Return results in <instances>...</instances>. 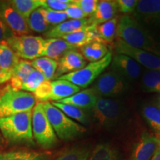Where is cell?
I'll return each mask as SVG.
<instances>
[{
	"mask_svg": "<svg viewBox=\"0 0 160 160\" xmlns=\"http://www.w3.org/2000/svg\"><path fill=\"white\" fill-rule=\"evenodd\" d=\"M116 39H119L124 42L160 57V43L152 37L150 32L130 15L119 17L118 21Z\"/></svg>",
	"mask_w": 160,
	"mask_h": 160,
	"instance_id": "obj_1",
	"label": "cell"
},
{
	"mask_svg": "<svg viewBox=\"0 0 160 160\" xmlns=\"http://www.w3.org/2000/svg\"><path fill=\"white\" fill-rule=\"evenodd\" d=\"M0 131L9 143L33 145L32 111L0 118Z\"/></svg>",
	"mask_w": 160,
	"mask_h": 160,
	"instance_id": "obj_2",
	"label": "cell"
},
{
	"mask_svg": "<svg viewBox=\"0 0 160 160\" xmlns=\"http://www.w3.org/2000/svg\"><path fill=\"white\" fill-rule=\"evenodd\" d=\"M36 105L33 93L8 85L0 92V118L33 111Z\"/></svg>",
	"mask_w": 160,
	"mask_h": 160,
	"instance_id": "obj_3",
	"label": "cell"
},
{
	"mask_svg": "<svg viewBox=\"0 0 160 160\" xmlns=\"http://www.w3.org/2000/svg\"><path fill=\"white\" fill-rule=\"evenodd\" d=\"M42 103V107L56 135L62 141H71L86 131L85 126L73 121L50 102Z\"/></svg>",
	"mask_w": 160,
	"mask_h": 160,
	"instance_id": "obj_4",
	"label": "cell"
},
{
	"mask_svg": "<svg viewBox=\"0 0 160 160\" xmlns=\"http://www.w3.org/2000/svg\"><path fill=\"white\" fill-rule=\"evenodd\" d=\"M32 131L33 139L43 149H51L58 144V137L49 122L42 107L38 102L32 111Z\"/></svg>",
	"mask_w": 160,
	"mask_h": 160,
	"instance_id": "obj_5",
	"label": "cell"
},
{
	"mask_svg": "<svg viewBox=\"0 0 160 160\" xmlns=\"http://www.w3.org/2000/svg\"><path fill=\"white\" fill-rule=\"evenodd\" d=\"M112 56V52L109 51L108 54L99 61L90 62L82 68L61 76L57 78V79L67 80L79 87L80 89L86 88L91 85L110 65Z\"/></svg>",
	"mask_w": 160,
	"mask_h": 160,
	"instance_id": "obj_6",
	"label": "cell"
},
{
	"mask_svg": "<svg viewBox=\"0 0 160 160\" xmlns=\"http://www.w3.org/2000/svg\"><path fill=\"white\" fill-rule=\"evenodd\" d=\"M81 91L79 87L76 86L67 80L57 79L51 81H45L39 86L33 94L39 102H46L52 101L57 102L73 96Z\"/></svg>",
	"mask_w": 160,
	"mask_h": 160,
	"instance_id": "obj_7",
	"label": "cell"
},
{
	"mask_svg": "<svg viewBox=\"0 0 160 160\" xmlns=\"http://www.w3.org/2000/svg\"><path fill=\"white\" fill-rule=\"evenodd\" d=\"M45 39L31 35L13 36L7 41L8 45L17 57L25 60H34L42 57Z\"/></svg>",
	"mask_w": 160,
	"mask_h": 160,
	"instance_id": "obj_8",
	"label": "cell"
},
{
	"mask_svg": "<svg viewBox=\"0 0 160 160\" xmlns=\"http://www.w3.org/2000/svg\"><path fill=\"white\" fill-rule=\"evenodd\" d=\"M128 85V82L111 70L102 73L91 89L98 97H113L125 92Z\"/></svg>",
	"mask_w": 160,
	"mask_h": 160,
	"instance_id": "obj_9",
	"label": "cell"
},
{
	"mask_svg": "<svg viewBox=\"0 0 160 160\" xmlns=\"http://www.w3.org/2000/svg\"><path fill=\"white\" fill-rule=\"evenodd\" d=\"M92 110L94 119L102 127L115 125L120 118L119 103L114 99L99 97Z\"/></svg>",
	"mask_w": 160,
	"mask_h": 160,
	"instance_id": "obj_10",
	"label": "cell"
},
{
	"mask_svg": "<svg viewBox=\"0 0 160 160\" xmlns=\"http://www.w3.org/2000/svg\"><path fill=\"white\" fill-rule=\"evenodd\" d=\"M114 47L117 53L128 56L148 70L160 72V57L131 47L119 39H115Z\"/></svg>",
	"mask_w": 160,
	"mask_h": 160,
	"instance_id": "obj_11",
	"label": "cell"
},
{
	"mask_svg": "<svg viewBox=\"0 0 160 160\" xmlns=\"http://www.w3.org/2000/svg\"><path fill=\"white\" fill-rule=\"evenodd\" d=\"M0 19L16 36L27 35L30 29L26 19L22 17L9 1L0 0Z\"/></svg>",
	"mask_w": 160,
	"mask_h": 160,
	"instance_id": "obj_12",
	"label": "cell"
},
{
	"mask_svg": "<svg viewBox=\"0 0 160 160\" xmlns=\"http://www.w3.org/2000/svg\"><path fill=\"white\" fill-rule=\"evenodd\" d=\"M111 71L122 76L127 82L137 80L142 75V66L128 56L116 53L112 56Z\"/></svg>",
	"mask_w": 160,
	"mask_h": 160,
	"instance_id": "obj_13",
	"label": "cell"
},
{
	"mask_svg": "<svg viewBox=\"0 0 160 160\" xmlns=\"http://www.w3.org/2000/svg\"><path fill=\"white\" fill-rule=\"evenodd\" d=\"M133 13L139 22L160 23V0H139Z\"/></svg>",
	"mask_w": 160,
	"mask_h": 160,
	"instance_id": "obj_14",
	"label": "cell"
},
{
	"mask_svg": "<svg viewBox=\"0 0 160 160\" xmlns=\"http://www.w3.org/2000/svg\"><path fill=\"white\" fill-rule=\"evenodd\" d=\"M159 139L155 134L144 132L132 153V160H151L154 154Z\"/></svg>",
	"mask_w": 160,
	"mask_h": 160,
	"instance_id": "obj_15",
	"label": "cell"
},
{
	"mask_svg": "<svg viewBox=\"0 0 160 160\" xmlns=\"http://www.w3.org/2000/svg\"><path fill=\"white\" fill-rule=\"evenodd\" d=\"M87 65V61L79 51L71 50L66 52L58 61V68L55 77H59L71 72L78 71Z\"/></svg>",
	"mask_w": 160,
	"mask_h": 160,
	"instance_id": "obj_16",
	"label": "cell"
},
{
	"mask_svg": "<svg viewBox=\"0 0 160 160\" xmlns=\"http://www.w3.org/2000/svg\"><path fill=\"white\" fill-rule=\"evenodd\" d=\"M91 25L93 24L90 17L79 20L69 19L51 28L48 31L45 33V36L47 39H62L65 36L71 34Z\"/></svg>",
	"mask_w": 160,
	"mask_h": 160,
	"instance_id": "obj_17",
	"label": "cell"
},
{
	"mask_svg": "<svg viewBox=\"0 0 160 160\" xmlns=\"http://www.w3.org/2000/svg\"><path fill=\"white\" fill-rule=\"evenodd\" d=\"M118 11L117 2L113 0H102L98 2L97 9L90 17L94 25H99L116 17Z\"/></svg>",
	"mask_w": 160,
	"mask_h": 160,
	"instance_id": "obj_18",
	"label": "cell"
},
{
	"mask_svg": "<svg viewBox=\"0 0 160 160\" xmlns=\"http://www.w3.org/2000/svg\"><path fill=\"white\" fill-rule=\"evenodd\" d=\"M96 26L97 25H88L71 34L65 36L62 39L69 43L70 45H73V47L80 48L84 45L93 42L98 41Z\"/></svg>",
	"mask_w": 160,
	"mask_h": 160,
	"instance_id": "obj_19",
	"label": "cell"
},
{
	"mask_svg": "<svg viewBox=\"0 0 160 160\" xmlns=\"http://www.w3.org/2000/svg\"><path fill=\"white\" fill-rule=\"evenodd\" d=\"M98 98L99 97L90 88L83 91H80L71 97L66 98L57 102L74 105L82 110H90L93 109V108L94 107Z\"/></svg>",
	"mask_w": 160,
	"mask_h": 160,
	"instance_id": "obj_20",
	"label": "cell"
},
{
	"mask_svg": "<svg viewBox=\"0 0 160 160\" xmlns=\"http://www.w3.org/2000/svg\"><path fill=\"white\" fill-rule=\"evenodd\" d=\"M76 49L77 48L62 39H45L42 57L57 60L59 59L66 52Z\"/></svg>",
	"mask_w": 160,
	"mask_h": 160,
	"instance_id": "obj_21",
	"label": "cell"
},
{
	"mask_svg": "<svg viewBox=\"0 0 160 160\" xmlns=\"http://www.w3.org/2000/svg\"><path fill=\"white\" fill-rule=\"evenodd\" d=\"M51 153L19 149L0 153V160H50Z\"/></svg>",
	"mask_w": 160,
	"mask_h": 160,
	"instance_id": "obj_22",
	"label": "cell"
},
{
	"mask_svg": "<svg viewBox=\"0 0 160 160\" xmlns=\"http://www.w3.org/2000/svg\"><path fill=\"white\" fill-rule=\"evenodd\" d=\"M79 50V52L86 61L90 62L99 61L109 52L107 45L99 41L93 42L84 45L80 48Z\"/></svg>",
	"mask_w": 160,
	"mask_h": 160,
	"instance_id": "obj_23",
	"label": "cell"
},
{
	"mask_svg": "<svg viewBox=\"0 0 160 160\" xmlns=\"http://www.w3.org/2000/svg\"><path fill=\"white\" fill-rule=\"evenodd\" d=\"M33 69L34 68L32 66L31 62L29 61L19 59V62L11 73V82L12 87L21 90L22 86Z\"/></svg>",
	"mask_w": 160,
	"mask_h": 160,
	"instance_id": "obj_24",
	"label": "cell"
},
{
	"mask_svg": "<svg viewBox=\"0 0 160 160\" xmlns=\"http://www.w3.org/2000/svg\"><path fill=\"white\" fill-rule=\"evenodd\" d=\"M119 17H116L109 21L96 26L98 41L105 45L112 44L116 39V33Z\"/></svg>",
	"mask_w": 160,
	"mask_h": 160,
	"instance_id": "obj_25",
	"label": "cell"
},
{
	"mask_svg": "<svg viewBox=\"0 0 160 160\" xmlns=\"http://www.w3.org/2000/svg\"><path fill=\"white\" fill-rule=\"evenodd\" d=\"M31 65L33 68L44 76L46 81H51L57 72L58 61L48 57H42L33 60Z\"/></svg>",
	"mask_w": 160,
	"mask_h": 160,
	"instance_id": "obj_26",
	"label": "cell"
},
{
	"mask_svg": "<svg viewBox=\"0 0 160 160\" xmlns=\"http://www.w3.org/2000/svg\"><path fill=\"white\" fill-rule=\"evenodd\" d=\"M19 58L6 43L0 44V67L6 72L12 73L19 62Z\"/></svg>",
	"mask_w": 160,
	"mask_h": 160,
	"instance_id": "obj_27",
	"label": "cell"
},
{
	"mask_svg": "<svg viewBox=\"0 0 160 160\" xmlns=\"http://www.w3.org/2000/svg\"><path fill=\"white\" fill-rule=\"evenodd\" d=\"M88 160H119V153L108 143L99 144L91 152Z\"/></svg>",
	"mask_w": 160,
	"mask_h": 160,
	"instance_id": "obj_28",
	"label": "cell"
},
{
	"mask_svg": "<svg viewBox=\"0 0 160 160\" xmlns=\"http://www.w3.org/2000/svg\"><path fill=\"white\" fill-rule=\"evenodd\" d=\"M142 113L155 135L160 138V108L156 105H146L142 108Z\"/></svg>",
	"mask_w": 160,
	"mask_h": 160,
	"instance_id": "obj_29",
	"label": "cell"
},
{
	"mask_svg": "<svg viewBox=\"0 0 160 160\" xmlns=\"http://www.w3.org/2000/svg\"><path fill=\"white\" fill-rule=\"evenodd\" d=\"M9 2L25 19L33 11L43 6V0H10Z\"/></svg>",
	"mask_w": 160,
	"mask_h": 160,
	"instance_id": "obj_30",
	"label": "cell"
},
{
	"mask_svg": "<svg viewBox=\"0 0 160 160\" xmlns=\"http://www.w3.org/2000/svg\"><path fill=\"white\" fill-rule=\"evenodd\" d=\"M52 105H54L56 108H59L60 111H62L70 119L73 121L81 124L82 125H87L88 124L87 115L84 112L83 110L76 107L74 105H68V104H62L59 102H51Z\"/></svg>",
	"mask_w": 160,
	"mask_h": 160,
	"instance_id": "obj_31",
	"label": "cell"
},
{
	"mask_svg": "<svg viewBox=\"0 0 160 160\" xmlns=\"http://www.w3.org/2000/svg\"><path fill=\"white\" fill-rule=\"evenodd\" d=\"M90 153L88 147L77 145L65 149L53 160H88Z\"/></svg>",
	"mask_w": 160,
	"mask_h": 160,
	"instance_id": "obj_32",
	"label": "cell"
},
{
	"mask_svg": "<svg viewBox=\"0 0 160 160\" xmlns=\"http://www.w3.org/2000/svg\"><path fill=\"white\" fill-rule=\"evenodd\" d=\"M30 31L37 33H46L51 28L42 13L41 8L33 12L26 19Z\"/></svg>",
	"mask_w": 160,
	"mask_h": 160,
	"instance_id": "obj_33",
	"label": "cell"
},
{
	"mask_svg": "<svg viewBox=\"0 0 160 160\" xmlns=\"http://www.w3.org/2000/svg\"><path fill=\"white\" fill-rule=\"evenodd\" d=\"M142 88L148 93L160 94V72L150 70L145 71L142 77Z\"/></svg>",
	"mask_w": 160,
	"mask_h": 160,
	"instance_id": "obj_34",
	"label": "cell"
},
{
	"mask_svg": "<svg viewBox=\"0 0 160 160\" xmlns=\"http://www.w3.org/2000/svg\"><path fill=\"white\" fill-rule=\"evenodd\" d=\"M46 80L44 76L40 72L33 69L22 86L21 90L33 93Z\"/></svg>",
	"mask_w": 160,
	"mask_h": 160,
	"instance_id": "obj_35",
	"label": "cell"
},
{
	"mask_svg": "<svg viewBox=\"0 0 160 160\" xmlns=\"http://www.w3.org/2000/svg\"><path fill=\"white\" fill-rule=\"evenodd\" d=\"M41 11L46 22L51 27L59 25L68 19L65 11H55L43 8H41Z\"/></svg>",
	"mask_w": 160,
	"mask_h": 160,
	"instance_id": "obj_36",
	"label": "cell"
},
{
	"mask_svg": "<svg viewBox=\"0 0 160 160\" xmlns=\"http://www.w3.org/2000/svg\"><path fill=\"white\" fill-rule=\"evenodd\" d=\"M73 0H43V8L55 11H65L71 4Z\"/></svg>",
	"mask_w": 160,
	"mask_h": 160,
	"instance_id": "obj_37",
	"label": "cell"
},
{
	"mask_svg": "<svg viewBox=\"0 0 160 160\" xmlns=\"http://www.w3.org/2000/svg\"><path fill=\"white\" fill-rule=\"evenodd\" d=\"M98 2V0H73V2L82 10L86 17H91L94 13Z\"/></svg>",
	"mask_w": 160,
	"mask_h": 160,
	"instance_id": "obj_38",
	"label": "cell"
},
{
	"mask_svg": "<svg viewBox=\"0 0 160 160\" xmlns=\"http://www.w3.org/2000/svg\"><path fill=\"white\" fill-rule=\"evenodd\" d=\"M118 11L125 15L134 12L139 0H117Z\"/></svg>",
	"mask_w": 160,
	"mask_h": 160,
	"instance_id": "obj_39",
	"label": "cell"
},
{
	"mask_svg": "<svg viewBox=\"0 0 160 160\" xmlns=\"http://www.w3.org/2000/svg\"><path fill=\"white\" fill-rule=\"evenodd\" d=\"M65 13L67 14L68 17L70 19H75V20H79V19H85L86 16L84 14V13L82 11V10L79 8L78 6L74 4L73 0V3L65 11Z\"/></svg>",
	"mask_w": 160,
	"mask_h": 160,
	"instance_id": "obj_40",
	"label": "cell"
},
{
	"mask_svg": "<svg viewBox=\"0 0 160 160\" xmlns=\"http://www.w3.org/2000/svg\"><path fill=\"white\" fill-rule=\"evenodd\" d=\"M13 36H15L13 32L0 19V44L6 43Z\"/></svg>",
	"mask_w": 160,
	"mask_h": 160,
	"instance_id": "obj_41",
	"label": "cell"
},
{
	"mask_svg": "<svg viewBox=\"0 0 160 160\" xmlns=\"http://www.w3.org/2000/svg\"><path fill=\"white\" fill-rule=\"evenodd\" d=\"M11 73L6 72L1 68L0 67V85L6 82L11 80Z\"/></svg>",
	"mask_w": 160,
	"mask_h": 160,
	"instance_id": "obj_42",
	"label": "cell"
},
{
	"mask_svg": "<svg viewBox=\"0 0 160 160\" xmlns=\"http://www.w3.org/2000/svg\"><path fill=\"white\" fill-rule=\"evenodd\" d=\"M159 139V145L157 146V148L154 154H153V157L151 158V160H160V138Z\"/></svg>",
	"mask_w": 160,
	"mask_h": 160,
	"instance_id": "obj_43",
	"label": "cell"
},
{
	"mask_svg": "<svg viewBox=\"0 0 160 160\" xmlns=\"http://www.w3.org/2000/svg\"><path fill=\"white\" fill-rule=\"evenodd\" d=\"M156 105L160 108V94H159V96L157 98V104H156Z\"/></svg>",
	"mask_w": 160,
	"mask_h": 160,
	"instance_id": "obj_44",
	"label": "cell"
}]
</instances>
